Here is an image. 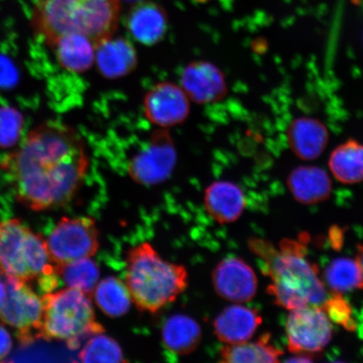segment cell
Here are the masks:
<instances>
[{
    "label": "cell",
    "instance_id": "1",
    "mask_svg": "<svg viewBox=\"0 0 363 363\" xmlns=\"http://www.w3.org/2000/svg\"><path fill=\"white\" fill-rule=\"evenodd\" d=\"M86 144L74 127L49 121L23 136L0 159L17 201L35 211L65 206L74 198L87 175Z\"/></svg>",
    "mask_w": 363,
    "mask_h": 363
},
{
    "label": "cell",
    "instance_id": "2",
    "mask_svg": "<svg viewBox=\"0 0 363 363\" xmlns=\"http://www.w3.org/2000/svg\"><path fill=\"white\" fill-rule=\"evenodd\" d=\"M306 242V237L285 239L276 249L264 240H249L250 250L264 261V272L271 280L267 292L286 310L320 306L328 298L319 267L307 259Z\"/></svg>",
    "mask_w": 363,
    "mask_h": 363
},
{
    "label": "cell",
    "instance_id": "3",
    "mask_svg": "<svg viewBox=\"0 0 363 363\" xmlns=\"http://www.w3.org/2000/svg\"><path fill=\"white\" fill-rule=\"evenodd\" d=\"M120 0H38L30 16L35 38L51 48L61 36H87L95 45L115 34Z\"/></svg>",
    "mask_w": 363,
    "mask_h": 363
},
{
    "label": "cell",
    "instance_id": "4",
    "mask_svg": "<svg viewBox=\"0 0 363 363\" xmlns=\"http://www.w3.org/2000/svg\"><path fill=\"white\" fill-rule=\"evenodd\" d=\"M125 282L136 308L154 314L185 292L189 274L184 265L163 259L151 243L143 242L126 253Z\"/></svg>",
    "mask_w": 363,
    "mask_h": 363
},
{
    "label": "cell",
    "instance_id": "5",
    "mask_svg": "<svg viewBox=\"0 0 363 363\" xmlns=\"http://www.w3.org/2000/svg\"><path fill=\"white\" fill-rule=\"evenodd\" d=\"M57 270L47 240L17 219L0 222V277L55 288Z\"/></svg>",
    "mask_w": 363,
    "mask_h": 363
},
{
    "label": "cell",
    "instance_id": "6",
    "mask_svg": "<svg viewBox=\"0 0 363 363\" xmlns=\"http://www.w3.org/2000/svg\"><path fill=\"white\" fill-rule=\"evenodd\" d=\"M43 318L40 337L65 342L71 349L82 340L104 333L95 315L91 297L79 290L66 288L42 297Z\"/></svg>",
    "mask_w": 363,
    "mask_h": 363
},
{
    "label": "cell",
    "instance_id": "7",
    "mask_svg": "<svg viewBox=\"0 0 363 363\" xmlns=\"http://www.w3.org/2000/svg\"><path fill=\"white\" fill-rule=\"evenodd\" d=\"M99 235L96 222L92 217H63L47 240L57 270L68 263L96 255Z\"/></svg>",
    "mask_w": 363,
    "mask_h": 363
},
{
    "label": "cell",
    "instance_id": "8",
    "mask_svg": "<svg viewBox=\"0 0 363 363\" xmlns=\"http://www.w3.org/2000/svg\"><path fill=\"white\" fill-rule=\"evenodd\" d=\"M6 298L0 320L17 331L22 343H30L40 338L43 318V303L29 284L22 281L4 279Z\"/></svg>",
    "mask_w": 363,
    "mask_h": 363
},
{
    "label": "cell",
    "instance_id": "9",
    "mask_svg": "<svg viewBox=\"0 0 363 363\" xmlns=\"http://www.w3.org/2000/svg\"><path fill=\"white\" fill-rule=\"evenodd\" d=\"M286 333L290 352L313 355L330 343L333 325L320 306H307L290 311Z\"/></svg>",
    "mask_w": 363,
    "mask_h": 363
},
{
    "label": "cell",
    "instance_id": "10",
    "mask_svg": "<svg viewBox=\"0 0 363 363\" xmlns=\"http://www.w3.org/2000/svg\"><path fill=\"white\" fill-rule=\"evenodd\" d=\"M176 162L177 152L171 135L160 130L131 159L128 174L135 183L156 185L169 179Z\"/></svg>",
    "mask_w": 363,
    "mask_h": 363
},
{
    "label": "cell",
    "instance_id": "11",
    "mask_svg": "<svg viewBox=\"0 0 363 363\" xmlns=\"http://www.w3.org/2000/svg\"><path fill=\"white\" fill-rule=\"evenodd\" d=\"M145 116L161 128L178 125L190 113V101L180 86L162 82L148 91L143 101Z\"/></svg>",
    "mask_w": 363,
    "mask_h": 363
},
{
    "label": "cell",
    "instance_id": "12",
    "mask_svg": "<svg viewBox=\"0 0 363 363\" xmlns=\"http://www.w3.org/2000/svg\"><path fill=\"white\" fill-rule=\"evenodd\" d=\"M216 293L233 303H246L255 297L258 280L255 272L239 257H227L212 272Z\"/></svg>",
    "mask_w": 363,
    "mask_h": 363
},
{
    "label": "cell",
    "instance_id": "13",
    "mask_svg": "<svg viewBox=\"0 0 363 363\" xmlns=\"http://www.w3.org/2000/svg\"><path fill=\"white\" fill-rule=\"evenodd\" d=\"M181 88L189 101L199 104L220 101L228 90L223 72L207 61H194L184 67Z\"/></svg>",
    "mask_w": 363,
    "mask_h": 363
},
{
    "label": "cell",
    "instance_id": "14",
    "mask_svg": "<svg viewBox=\"0 0 363 363\" xmlns=\"http://www.w3.org/2000/svg\"><path fill=\"white\" fill-rule=\"evenodd\" d=\"M289 149L303 161L320 157L329 143V131L323 122L312 117H298L290 122L286 133Z\"/></svg>",
    "mask_w": 363,
    "mask_h": 363
},
{
    "label": "cell",
    "instance_id": "15",
    "mask_svg": "<svg viewBox=\"0 0 363 363\" xmlns=\"http://www.w3.org/2000/svg\"><path fill=\"white\" fill-rule=\"evenodd\" d=\"M138 62V52L125 38L111 36L95 45L94 63L99 74L107 79H118L131 74Z\"/></svg>",
    "mask_w": 363,
    "mask_h": 363
},
{
    "label": "cell",
    "instance_id": "16",
    "mask_svg": "<svg viewBox=\"0 0 363 363\" xmlns=\"http://www.w3.org/2000/svg\"><path fill=\"white\" fill-rule=\"evenodd\" d=\"M204 206L208 214L220 225L230 224L242 216L246 198L242 189L230 181H216L204 191Z\"/></svg>",
    "mask_w": 363,
    "mask_h": 363
},
{
    "label": "cell",
    "instance_id": "17",
    "mask_svg": "<svg viewBox=\"0 0 363 363\" xmlns=\"http://www.w3.org/2000/svg\"><path fill=\"white\" fill-rule=\"evenodd\" d=\"M126 27L136 42L151 47L160 43L166 35L167 13L156 3L139 2L127 15Z\"/></svg>",
    "mask_w": 363,
    "mask_h": 363
},
{
    "label": "cell",
    "instance_id": "18",
    "mask_svg": "<svg viewBox=\"0 0 363 363\" xmlns=\"http://www.w3.org/2000/svg\"><path fill=\"white\" fill-rule=\"evenodd\" d=\"M262 323L257 310L240 305L226 307L214 321L216 337L225 344L247 342Z\"/></svg>",
    "mask_w": 363,
    "mask_h": 363
},
{
    "label": "cell",
    "instance_id": "19",
    "mask_svg": "<svg viewBox=\"0 0 363 363\" xmlns=\"http://www.w3.org/2000/svg\"><path fill=\"white\" fill-rule=\"evenodd\" d=\"M287 184L295 201L303 204L323 202L333 191L328 172L313 165L295 167L290 172Z\"/></svg>",
    "mask_w": 363,
    "mask_h": 363
},
{
    "label": "cell",
    "instance_id": "20",
    "mask_svg": "<svg viewBox=\"0 0 363 363\" xmlns=\"http://www.w3.org/2000/svg\"><path fill=\"white\" fill-rule=\"evenodd\" d=\"M59 65L72 74H84L95 61V45L87 36L72 33L61 36L50 48Z\"/></svg>",
    "mask_w": 363,
    "mask_h": 363
},
{
    "label": "cell",
    "instance_id": "21",
    "mask_svg": "<svg viewBox=\"0 0 363 363\" xmlns=\"http://www.w3.org/2000/svg\"><path fill=\"white\" fill-rule=\"evenodd\" d=\"M162 340L167 350L179 356L189 355L201 345V328L192 317L172 315L162 326Z\"/></svg>",
    "mask_w": 363,
    "mask_h": 363
},
{
    "label": "cell",
    "instance_id": "22",
    "mask_svg": "<svg viewBox=\"0 0 363 363\" xmlns=\"http://www.w3.org/2000/svg\"><path fill=\"white\" fill-rule=\"evenodd\" d=\"M329 169L334 178L344 184L363 182V144L348 140L331 152Z\"/></svg>",
    "mask_w": 363,
    "mask_h": 363
},
{
    "label": "cell",
    "instance_id": "23",
    "mask_svg": "<svg viewBox=\"0 0 363 363\" xmlns=\"http://www.w3.org/2000/svg\"><path fill=\"white\" fill-rule=\"evenodd\" d=\"M269 333L253 342L226 344L220 351V362L225 363L279 362L284 352L270 342Z\"/></svg>",
    "mask_w": 363,
    "mask_h": 363
},
{
    "label": "cell",
    "instance_id": "24",
    "mask_svg": "<svg viewBox=\"0 0 363 363\" xmlns=\"http://www.w3.org/2000/svg\"><path fill=\"white\" fill-rule=\"evenodd\" d=\"M92 296L99 310L111 318L124 316L133 303L125 282L113 276L99 281Z\"/></svg>",
    "mask_w": 363,
    "mask_h": 363
},
{
    "label": "cell",
    "instance_id": "25",
    "mask_svg": "<svg viewBox=\"0 0 363 363\" xmlns=\"http://www.w3.org/2000/svg\"><path fill=\"white\" fill-rule=\"evenodd\" d=\"M324 281L333 294H344L362 289V274L357 261L337 258L330 263L324 272Z\"/></svg>",
    "mask_w": 363,
    "mask_h": 363
},
{
    "label": "cell",
    "instance_id": "26",
    "mask_svg": "<svg viewBox=\"0 0 363 363\" xmlns=\"http://www.w3.org/2000/svg\"><path fill=\"white\" fill-rule=\"evenodd\" d=\"M57 274L61 275L67 288L79 290L90 297L101 276L99 267L92 258H83L62 266Z\"/></svg>",
    "mask_w": 363,
    "mask_h": 363
},
{
    "label": "cell",
    "instance_id": "27",
    "mask_svg": "<svg viewBox=\"0 0 363 363\" xmlns=\"http://www.w3.org/2000/svg\"><path fill=\"white\" fill-rule=\"evenodd\" d=\"M104 333L92 335L81 349L78 357L82 362H123L124 352L116 340Z\"/></svg>",
    "mask_w": 363,
    "mask_h": 363
},
{
    "label": "cell",
    "instance_id": "28",
    "mask_svg": "<svg viewBox=\"0 0 363 363\" xmlns=\"http://www.w3.org/2000/svg\"><path fill=\"white\" fill-rule=\"evenodd\" d=\"M25 118L11 106H0V149L11 150L21 142L24 133Z\"/></svg>",
    "mask_w": 363,
    "mask_h": 363
},
{
    "label": "cell",
    "instance_id": "29",
    "mask_svg": "<svg viewBox=\"0 0 363 363\" xmlns=\"http://www.w3.org/2000/svg\"><path fill=\"white\" fill-rule=\"evenodd\" d=\"M330 321L342 326L343 328L352 331L357 328L356 321L352 315V308L342 294H334L326 298L320 306Z\"/></svg>",
    "mask_w": 363,
    "mask_h": 363
},
{
    "label": "cell",
    "instance_id": "30",
    "mask_svg": "<svg viewBox=\"0 0 363 363\" xmlns=\"http://www.w3.org/2000/svg\"><path fill=\"white\" fill-rule=\"evenodd\" d=\"M11 335L9 331L0 325V361L10 354L12 348Z\"/></svg>",
    "mask_w": 363,
    "mask_h": 363
},
{
    "label": "cell",
    "instance_id": "31",
    "mask_svg": "<svg viewBox=\"0 0 363 363\" xmlns=\"http://www.w3.org/2000/svg\"><path fill=\"white\" fill-rule=\"evenodd\" d=\"M6 298V284L2 277H0V312H1L4 301Z\"/></svg>",
    "mask_w": 363,
    "mask_h": 363
},
{
    "label": "cell",
    "instance_id": "32",
    "mask_svg": "<svg viewBox=\"0 0 363 363\" xmlns=\"http://www.w3.org/2000/svg\"><path fill=\"white\" fill-rule=\"evenodd\" d=\"M356 260L358 262V265L360 267L362 284V289H363V246L362 245H358L357 246V255L356 257Z\"/></svg>",
    "mask_w": 363,
    "mask_h": 363
},
{
    "label": "cell",
    "instance_id": "33",
    "mask_svg": "<svg viewBox=\"0 0 363 363\" xmlns=\"http://www.w3.org/2000/svg\"><path fill=\"white\" fill-rule=\"evenodd\" d=\"M199 1H204V0H199Z\"/></svg>",
    "mask_w": 363,
    "mask_h": 363
}]
</instances>
